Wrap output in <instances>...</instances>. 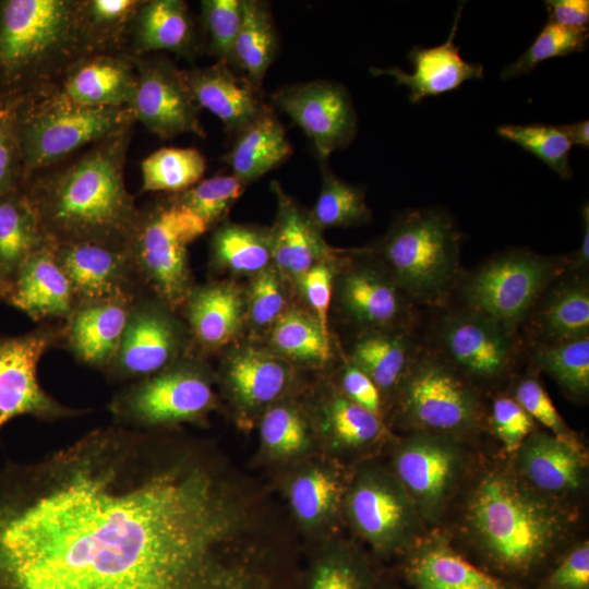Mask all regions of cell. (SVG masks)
I'll return each mask as SVG.
<instances>
[{
  "instance_id": "cell-52",
  "label": "cell",
  "mask_w": 589,
  "mask_h": 589,
  "mask_svg": "<svg viewBox=\"0 0 589 589\" xmlns=\"http://www.w3.org/2000/svg\"><path fill=\"white\" fill-rule=\"evenodd\" d=\"M25 181L17 134L9 110H0V194L20 189Z\"/></svg>"
},
{
  "instance_id": "cell-42",
  "label": "cell",
  "mask_w": 589,
  "mask_h": 589,
  "mask_svg": "<svg viewBox=\"0 0 589 589\" xmlns=\"http://www.w3.org/2000/svg\"><path fill=\"white\" fill-rule=\"evenodd\" d=\"M244 188L232 175L214 176L166 200L197 216L209 229L225 218Z\"/></svg>"
},
{
  "instance_id": "cell-17",
  "label": "cell",
  "mask_w": 589,
  "mask_h": 589,
  "mask_svg": "<svg viewBox=\"0 0 589 589\" xmlns=\"http://www.w3.org/2000/svg\"><path fill=\"white\" fill-rule=\"evenodd\" d=\"M75 300L81 303L135 300L144 294L135 276L127 244L77 241L55 244Z\"/></svg>"
},
{
  "instance_id": "cell-13",
  "label": "cell",
  "mask_w": 589,
  "mask_h": 589,
  "mask_svg": "<svg viewBox=\"0 0 589 589\" xmlns=\"http://www.w3.org/2000/svg\"><path fill=\"white\" fill-rule=\"evenodd\" d=\"M137 75L130 108L136 122L161 140L192 133L206 137L200 110L183 75L171 59L160 53L134 57Z\"/></svg>"
},
{
  "instance_id": "cell-55",
  "label": "cell",
  "mask_w": 589,
  "mask_h": 589,
  "mask_svg": "<svg viewBox=\"0 0 589 589\" xmlns=\"http://www.w3.org/2000/svg\"><path fill=\"white\" fill-rule=\"evenodd\" d=\"M341 386L348 399L378 417L381 390L362 370L351 362L342 372Z\"/></svg>"
},
{
  "instance_id": "cell-22",
  "label": "cell",
  "mask_w": 589,
  "mask_h": 589,
  "mask_svg": "<svg viewBox=\"0 0 589 589\" xmlns=\"http://www.w3.org/2000/svg\"><path fill=\"white\" fill-rule=\"evenodd\" d=\"M203 48L188 4L182 0H142L132 21L124 52L141 57L168 51L192 60Z\"/></svg>"
},
{
  "instance_id": "cell-28",
  "label": "cell",
  "mask_w": 589,
  "mask_h": 589,
  "mask_svg": "<svg viewBox=\"0 0 589 589\" xmlns=\"http://www.w3.org/2000/svg\"><path fill=\"white\" fill-rule=\"evenodd\" d=\"M277 199L276 220L269 229L272 257L279 271L298 278L325 260L328 249L309 214L287 195L279 182H272Z\"/></svg>"
},
{
  "instance_id": "cell-50",
  "label": "cell",
  "mask_w": 589,
  "mask_h": 589,
  "mask_svg": "<svg viewBox=\"0 0 589 589\" xmlns=\"http://www.w3.org/2000/svg\"><path fill=\"white\" fill-rule=\"evenodd\" d=\"M261 434L268 448L281 454L296 453L306 443L302 419L286 406H277L265 412Z\"/></svg>"
},
{
  "instance_id": "cell-41",
  "label": "cell",
  "mask_w": 589,
  "mask_h": 589,
  "mask_svg": "<svg viewBox=\"0 0 589 589\" xmlns=\"http://www.w3.org/2000/svg\"><path fill=\"white\" fill-rule=\"evenodd\" d=\"M534 363L568 395L585 397L589 392V336L553 344H537Z\"/></svg>"
},
{
  "instance_id": "cell-57",
  "label": "cell",
  "mask_w": 589,
  "mask_h": 589,
  "mask_svg": "<svg viewBox=\"0 0 589 589\" xmlns=\"http://www.w3.org/2000/svg\"><path fill=\"white\" fill-rule=\"evenodd\" d=\"M545 3L549 21L569 28L588 27V0H549Z\"/></svg>"
},
{
  "instance_id": "cell-12",
  "label": "cell",
  "mask_w": 589,
  "mask_h": 589,
  "mask_svg": "<svg viewBox=\"0 0 589 589\" xmlns=\"http://www.w3.org/2000/svg\"><path fill=\"white\" fill-rule=\"evenodd\" d=\"M173 312L149 294L133 302L118 351L105 372L109 380L139 381L184 358L188 336Z\"/></svg>"
},
{
  "instance_id": "cell-53",
  "label": "cell",
  "mask_w": 589,
  "mask_h": 589,
  "mask_svg": "<svg viewBox=\"0 0 589 589\" xmlns=\"http://www.w3.org/2000/svg\"><path fill=\"white\" fill-rule=\"evenodd\" d=\"M330 266L328 262L323 260L297 278L303 297L314 312V317L327 334H329L328 310L333 289V269Z\"/></svg>"
},
{
  "instance_id": "cell-3",
  "label": "cell",
  "mask_w": 589,
  "mask_h": 589,
  "mask_svg": "<svg viewBox=\"0 0 589 589\" xmlns=\"http://www.w3.org/2000/svg\"><path fill=\"white\" fill-rule=\"evenodd\" d=\"M88 53L77 0H0L1 109L51 87Z\"/></svg>"
},
{
  "instance_id": "cell-61",
  "label": "cell",
  "mask_w": 589,
  "mask_h": 589,
  "mask_svg": "<svg viewBox=\"0 0 589 589\" xmlns=\"http://www.w3.org/2000/svg\"><path fill=\"white\" fill-rule=\"evenodd\" d=\"M0 110H1V107H0Z\"/></svg>"
},
{
  "instance_id": "cell-47",
  "label": "cell",
  "mask_w": 589,
  "mask_h": 589,
  "mask_svg": "<svg viewBox=\"0 0 589 589\" xmlns=\"http://www.w3.org/2000/svg\"><path fill=\"white\" fill-rule=\"evenodd\" d=\"M337 483L328 473L313 470L298 477L290 488V502L297 516L308 522L324 516L333 505Z\"/></svg>"
},
{
  "instance_id": "cell-18",
  "label": "cell",
  "mask_w": 589,
  "mask_h": 589,
  "mask_svg": "<svg viewBox=\"0 0 589 589\" xmlns=\"http://www.w3.org/2000/svg\"><path fill=\"white\" fill-rule=\"evenodd\" d=\"M357 529L383 549L414 542L421 518L405 489L384 478L364 477L349 498Z\"/></svg>"
},
{
  "instance_id": "cell-8",
  "label": "cell",
  "mask_w": 589,
  "mask_h": 589,
  "mask_svg": "<svg viewBox=\"0 0 589 589\" xmlns=\"http://www.w3.org/2000/svg\"><path fill=\"white\" fill-rule=\"evenodd\" d=\"M567 262L528 250L497 255L466 278L462 296L467 310L515 334L545 289L566 271Z\"/></svg>"
},
{
  "instance_id": "cell-30",
  "label": "cell",
  "mask_w": 589,
  "mask_h": 589,
  "mask_svg": "<svg viewBox=\"0 0 589 589\" xmlns=\"http://www.w3.org/2000/svg\"><path fill=\"white\" fill-rule=\"evenodd\" d=\"M182 306L195 341L204 349H217L239 332L244 303L236 287L211 284L192 288Z\"/></svg>"
},
{
  "instance_id": "cell-49",
  "label": "cell",
  "mask_w": 589,
  "mask_h": 589,
  "mask_svg": "<svg viewBox=\"0 0 589 589\" xmlns=\"http://www.w3.org/2000/svg\"><path fill=\"white\" fill-rule=\"evenodd\" d=\"M513 398L533 421L545 426L550 431L549 433L566 441L577 442L545 388L536 377L521 378L515 387Z\"/></svg>"
},
{
  "instance_id": "cell-6",
  "label": "cell",
  "mask_w": 589,
  "mask_h": 589,
  "mask_svg": "<svg viewBox=\"0 0 589 589\" xmlns=\"http://www.w3.org/2000/svg\"><path fill=\"white\" fill-rule=\"evenodd\" d=\"M5 110L17 134L25 180L136 122L129 106H81L51 88Z\"/></svg>"
},
{
  "instance_id": "cell-5",
  "label": "cell",
  "mask_w": 589,
  "mask_h": 589,
  "mask_svg": "<svg viewBox=\"0 0 589 589\" xmlns=\"http://www.w3.org/2000/svg\"><path fill=\"white\" fill-rule=\"evenodd\" d=\"M460 239L450 217L438 209L399 215L378 252L397 285L417 303L438 305L453 291L460 268Z\"/></svg>"
},
{
  "instance_id": "cell-36",
  "label": "cell",
  "mask_w": 589,
  "mask_h": 589,
  "mask_svg": "<svg viewBox=\"0 0 589 589\" xmlns=\"http://www.w3.org/2000/svg\"><path fill=\"white\" fill-rule=\"evenodd\" d=\"M142 0H77L81 32L91 51H124Z\"/></svg>"
},
{
  "instance_id": "cell-54",
  "label": "cell",
  "mask_w": 589,
  "mask_h": 589,
  "mask_svg": "<svg viewBox=\"0 0 589 589\" xmlns=\"http://www.w3.org/2000/svg\"><path fill=\"white\" fill-rule=\"evenodd\" d=\"M549 589L589 588V542L575 546L550 575Z\"/></svg>"
},
{
  "instance_id": "cell-23",
  "label": "cell",
  "mask_w": 589,
  "mask_h": 589,
  "mask_svg": "<svg viewBox=\"0 0 589 589\" xmlns=\"http://www.w3.org/2000/svg\"><path fill=\"white\" fill-rule=\"evenodd\" d=\"M135 300L109 299L77 304L63 322L62 342L79 362L105 373L118 351Z\"/></svg>"
},
{
  "instance_id": "cell-38",
  "label": "cell",
  "mask_w": 589,
  "mask_h": 589,
  "mask_svg": "<svg viewBox=\"0 0 589 589\" xmlns=\"http://www.w3.org/2000/svg\"><path fill=\"white\" fill-rule=\"evenodd\" d=\"M205 170L206 159L199 149L159 148L141 163V192H182L200 182Z\"/></svg>"
},
{
  "instance_id": "cell-40",
  "label": "cell",
  "mask_w": 589,
  "mask_h": 589,
  "mask_svg": "<svg viewBox=\"0 0 589 589\" xmlns=\"http://www.w3.org/2000/svg\"><path fill=\"white\" fill-rule=\"evenodd\" d=\"M272 344L285 357L309 363H325L332 357L329 334L316 318L299 310H289L276 321Z\"/></svg>"
},
{
  "instance_id": "cell-14",
  "label": "cell",
  "mask_w": 589,
  "mask_h": 589,
  "mask_svg": "<svg viewBox=\"0 0 589 589\" xmlns=\"http://www.w3.org/2000/svg\"><path fill=\"white\" fill-rule=\"evenodd\" d=\"M461 449L452 435L418 431L397 452L395 469L421 520L436 521L458 480Z\"/></svg>"
},
{
  "instance_id": "cell-11",
  "label": "cell",
  "mask_w": 589,
  "mask_h": 589,
  "mask_svg": "<svg viewBox=\"0 0 589 589\" xmlns=\"http://www.w3.org/2000/svg\"><path fill=\"white\" fill-rule=\"evenodd\" d=\"M62 336L63 323L45 322L25 334L0 337V430L22 416L53 421L85 412L62 405L39 383V361L62 344Z\"/></svg>"
},
{
  "instance_id": "cell-7",
  "label": "cell",
  "mask_w": 589,
  "mask_h": 589,
  "mask_svg": "<svg viewBox=\"0 0 589 589\" xmlns=\"http://www.w3.org/2000/svg\"><path fill=\"white\" fill-rule=\"evenodd\" d=\"M207 230L197 216L166 199L137 209L127 247L144 294L175 311L183 305L193 288L188 249Z\"/></svg>"
},
{
  "instance_id": "cell-24",
  "label": "cell",
  "mask_w": 589,
  "mask_h": 589,
  "mask_svg": "<svg viewBox=\"0 0 589 589\" xmlns=\"http://www.w3.org/2000/svg\"><path fill=\"white\" fill-rule=\"evenodd\" d=\"M461 11L462 5L459 4L445 43L431 48L411 49L408 56L414 67L412 73L395 67L385 69L373 67L370 69L371 74L388 75L395 79L396 84L407 86L411 103H419L424 97L450 92L465 81L482 77V64L464 60L459 55V48L454 43Z\"/></svg>"
},
{
  "instance_id": "cell-31",
  "label": "cell",
  "mask_w": 589,
  "mask_h": 589,
  "mask_svg": "<svg viewBox=\"0 0 589 589\" xmlns=\"http://www.w3.org/2000/svg\"><path fill=\"white\" fill-rule=\"evenodd\" d=\"M533 332L537 344L589 336V284L586 275L570 273L551 287L536 312Z\"/></svg>"
},
{
  "instance_id": "cell-26",
  "label": "cell",
  "mask_w": 589,
  "mask_h": 589,
  "mask_svg": "<svg viewBox=\"0 0 589 589\" xmlns=\"http://www.w3.org/2000/svg\"><path fill=\"white\" fill-rule=\"evenodd\" d=\"M517 455L526 483L542 494H568L582 483L587 461L578 442L549 432H532Z\"/></svg>"
},
{
  "instance_id": "cell-20",
  "label": "cell",
  "mask_w": 589,
  "mask_h": 589,
  "mask_svg": "<svg viewBox=\"0 0 589 589\" xmlns=\"http://www.w3.org/2000/svg\"><path fill=\"white\" fill-rule=\"evenodd\" d=\"M338 296L346 316L368 329L410 324L412 301L386 267L352 265L340 276Z\"/></svg>"
},
{
  "instance_id": "cell-56",
  "label": "cell",
  "mask_w": 589,
  "mask_h": 589,
  "mask_svg": "<svg viewBox=\"0 0 589 589\" xmlns=\"http://www.w3.org/2000/svg\"><path fill=\"white\" fill-rule=\"evenodd\" d=\"M310 589H364V584L350 563L330 560L316 567Z\"/></svg>"
},
{
  "instance_id": "cell-34",
  "label": "cell",
  "mask_w": 589,
  "mask_h": 589,
  "mask_svg": "<svg viewBox=\"0 0 589 589\" xmlns=\"http://www.w3.org/2000/svg\"><path fill=\"white\" fill-rule=\"evenodd\" d=\"M277 48V32L268 3L242 0V22L233 45L231 65L240 69L242 76L261 91Z\"/></svg>"
},
{
  "instance_id": "cell-16",
  "label": "cell",
  "mask_w": 589,
  "mask_h": 589,
  "mask_svg": "<svg viewBox=\"0 0 589 589\" xmlns=\"http://www.w3.org/2000/svg\"><path fill=\"white\" fill-rule=\"evenodd\" d=\"M443 359L460 375L494 381L507 373L517 357L515 334L470 310L443 317L438 332Z\"/></svg>"
},
{
  "instance_id": "cell-48",
  "label": "cell",
  "mask_w": 589,
  "mask_h": 589,
  "mask_svg": "<svg viewBox=\"0 0 589 589\" xmlns=\"http://www.w3.org/2000/svg\"><path fill=\"white\" fill-rule=\"evenodd\" d=\"M248 302L250 320L257 327L273 326L285 313V291L278 271L273 265L255 275Z\"/></svg>"
},
{
  "instance_id": "cell-1",
  "label": "cell",
  "mask_w": 589,
  "mask_h": 589,
  "mask_svg": "<svg viewBox=\"0 0 589 589\" xmlns=\"http://www.w3.org/2000/svg\"><path fill=\"white\" fill-rule=\"evenodd\" d=\"M0 589H276L204 452L112 425L0 468Z\"/></svg>"
},
{
  "instance_id": "cell-33",
  "label": "cell",
  "mask_w": 589,
  "mask_h": 589,
  "mask_svg": "<svg viewBox=\"0 0 589 589\" xmlns=\"http://www.w3.org/2000/svg\"><path fill=\"white\" fill-rule=\"evenodd\" d=\"M53 243L23 188L0 194V276L12 281L36 251Z\"/></svg>"
},
{
  "instance_id": "cell-58",
  "label": "cell",
  "mask_w": 589,
  "mask_h": 589,
  "mask_svg": "<svg viewBox=\"0 0 589 589\" xmlns=\"http://www.w3.org/2000/svg\"><path fill=\"white\" fill-rule=\"evenodd\" d=\"M582 216V238L579 249L574 253L573 257L568 259L566 269L573 274L585 275L589 266V208L588 204L584 205L581 211Z\"/></svg>"
},
{
  "instance_id": "cell-29",
  "label": "cell",
  "mask_w": 589,
  "mask_h": 589,
  "mask_svg": "<svg viewBox=\"0 0 589 589\" xmlns=\"http://www.w3.org/2000/svg\"><path fill=\"white\" fill-rule=\"evenodd\" d=\"M292 147L286 131L269 107L237 135L224 157L235 176L244 185L260 179L286 161Z\"/></svg>"
},
{
  "instance_id": "cell-19",
  "label": "cell",
  "mask_w": 589,
  "mask_h": 589,
  "mask_svg": "<svg viewBox=\"0 0 589 589\" xmlns=\"http://www.w3.org/2000/svg\"><path fill=\"white\" fill-rule=\"evenodd\" d=\"M136 84L134 57L109 51L81 57L49 88L81 106L123 107L132 103Z\"/></svg>"
},
{
  "instance_id": "cell-37",
  "label": "cell",
  "mask_w": 589,
  "mask_h": 589,
  "mask_svg": "<svg viewBox=\"0 0 589 589\" xmlns=\"http://www.w3.org/2000/svg\"><path fill=\"white\" fill-rule=\"evenodd\" d=\"M214 261L232 272L259 274L272 265L269 230L227 223L211 240Z\"/></svg>"
},
{
  "instance_id": "cell-10",
  "label": "cell",
  "mask_w": 589,
  "mask_h": 589,
  "mask_svg": "<svg viewBox=\"0 0 589 589\" xmlns=\"http://www.w3.org/2000/svg\"><path fill=\"white\" fill-rule=\"evenodd\" d=\"M400 386L404 413L419 431L453 435L478 424L474 392L441 356L419 350Z\"/></svg>"
},
{
  "instance_id": "cell-35",
  "label": "cell",
  "mask_w": 589,
  "mask_h": 589,
  "mask_svg": "<svg viewBox=\"0 0 589 589\" xmlns=\"http://www.w3.org/2000/svg\"><path fill=\"white\" fill-rule=\"evenodd\" d=\"M227 381L239 400L248 407H260L277 398L285 389L289 372L271 353L245 347L230 356Z\"/></svg>"
},
{
  "instance_id": "cell-15",
  "label": "cell",
  "mask_w": 589,
  "mask_h": 589,
  "mask_svg": "<svg viewBox=\"0 0 589 589\" xmlns=\"http://www.w3.org/2000/svg\"><path fill=\"white\" fill-rule=\"evenodd\" d=\"M272 101L308 136L320 161L350 144L357 132V115L348 91L330 81L284 86Z\"/></svg>"
},
{
  "instance_id": "cell-27",
  "label": "cell",
  "mask_w": 589,
  "mask_h": 589,
  "mask_svg": "<svg viewBox=\"0 0 589 589\" xmlns=\"http://www.w3.org/2000/svg\"><path fill=\"white\" fill-rule=\"evenodd\" d=\"M408 575L417 589H512L467 561L436 533L413 542Z\"/></svg>"
},
{
  "instance_id": "cell-21",
  "label": "cell",
  "mask_w": 589,
  "mask_h": 589,
  "mask_svg": "<svg viewBox=\"0 0 589 589\" xmlns=\"http://www.w3.org/2000/svg\"><path fill=\"white\" fill-rule=\"evenodd\" d=\"M5 302L36 322L67 321L76 306L71 284L62 269L55 243L33 253L11 281Z\"/></svg>"
},
{
  "instance_id": "cell-4",
  "label": "cell",
  "mask_w": 589,
  "mask_h": 589,
  "mask_svg": "<svg viewBox=\"0 0 589 589\" xmlns=\"http://www.w3.org/2000/svg\"><path fill=\"white\" fill-rule=\"evenodd\" d=\"M570 514L528 483L502 470L483 474L467 502L471 538L497 565L526 570L566 536Z\"/></svg>"
},
{
  "instance_id": "cell-2",
  "label": "cell",
  "mask_w": 589,
  "mask_h": 589,
  "mask_svg": "<svg viewBox=\"0 0 589 589\" xmlns=\"http://www.w3.org/2000/svg\"><path fill=\"white\" fill-rule=\"evenodd\" d=\"M134 125L24 181L22 188L55 244L128 243L139 209L124 182Z\"/></svg>"
},
{
  "instance_id": "cell-9",
  "label": "cell",
  "mask_w": 589,
  "mask_h": 589,
  "mask_svg": "<svg viewBox=\"0 0 589 589\" xmlns=\"http://www.w3.org/2000/svg\"><path fill=\"white\" fill-rule=\"evenodd\" d=\"M214 405L205 371L195 361L180 359L151 376L128 383L108 409L117 425L156 431L202 418Z\"/></svg>"
},
{
  "instance_id": "cell-32",
  "label": "cell",
  "mask_w": 589,
  "mask_h": 589,
  "mask_svg": "<svg viewBox=\"0 0 589 589\" xmlns=\"http://www.w3.org/2000/svg\"><path fill=\"white\" fill-rule=\"evenodd\" d=\"M419 352L409 326L368 329L354 342L350 362L380 390L399 386Z\"/></svg>"
},
{
  "instance_id": "cell-59",
  "label": "cell",
  "mask_w": 589,
  "mask_h": 589,
  "mask_svg": "<svg viewBox=\"0 0 589 589\" xmlns=\"http://www.w3.org/2000/svg\"><path fill=\"white\" fill-rule=\"evenodd\" d=\"M573 145L588 148L589 146V121L582 120L572 124L562 125Z\"/></svg>"
},
{
  "instance_id": "cell-51",
  "label": "cell",
  "mask_w": 589,
  "mask_h": 589,
  "mask_svg": "<svg viewBox=\"0 0 589 589\" xmlns=\"http://www.w3.org/2000/svg\"><path fill=\"white\" fill-rule=\"evenodd\" d=\"M491 423L495 435L509 453H517L534 432V421L512 397H497L492 405Z\"/></svg>"
},
{
  "instance_id": "cell-43",
  "label": "cell",
  "mask_w": 589,
  "mask_h": 589,
  "mask_svg": "<svg viewBox=\"0 0 589 589\" xmlns=\"http://www.w3.org/2000/svg\"><path fill=\"white\" fill-rule=\"evenodd\" d=\"M497 134L530 152L546 164L562 179L572 177L569 151L573 146L562 125L504 124Z\"/></svg>"
},
{
  "instance_id": "cell-39",
  "label": "cell",
  "mask_w": 589,
  "mask_h": 589,
  "mask_svg": "<svg viewBox=\"0 0 589 589\" xmlns=\"http://www.w3.org/2000/svg\"><path fill=\"white\" fill-rule=\"evenodd\" d=\"M309 216L315 227L322 230L366 223L371 212L363 190L336 177L323 161L321 192Z\"/></svg>"
},
{
  "instance_id": "cell-44",
  "label": "cell",
  "mask_w": 589,
  "mask_h": 589,
  "mask_svg": "<svg viewBox=\"0 0 589 589\" xmlns=\"http://www.w3.org/2000/svg\"><path fill=\"white\" fill-rule=\"evenodd\" d=\"M588 27L569 28L549 21L532 45L513 63L506 65L501 77L510 80L531 72L540 62L586 49Z\"/></svg>"
},
{
  "instance_id": "cell-46",
  "label": "cell",
  "mask_w": 589,
  "mask_h": 589,
  "mask_svg": "<svg viewBox=\"0 0 589 589\" xmlns=\"http://www.w3.org/2000/svg\"><path fill=\"white\" fill-rule=\"evenodd\" d=\"M327 423L342 444L361 447L375 442L382 433L377 416L360 407L345 395L335 396L327 407Z\"/></svg>"
},
{
  "instance_id": "cell-60",
  "label": "cell",
  "mask_w": 589,
  "mask_h": 589,
  "mask_svg": "<svg viewBox=\"0 0 589 589\" xmlns=\"http://www.w3.org/2000/svg\"><path fill=\"white\" fill-rule=\"evenodd\" d=\"M11 288V281L0 276V300L5 301Z\"/></svg>"
},
{
  "instance_id": "cell-45",
  "label": "cell",
  "mask_w": 589,
  "mask_h": 589,
  "mask_svg": "<svg viewBox=\"0 0 589 589\" xmlns=\"http://www.w3.org/2000/svg\"><path fill=\"white\" fill-rule=\"evenodd\" d=\"M242 22V0L201 1V27L211 55L231 65L233 45Z\"/></svg>"
},
{
  "instance_id": "cell-25",
  "label": "cell",
  "mask_w": 589,
  "mask_h": 589,
  "mask_svg": "<svg viewBox=\"0 0 589 589\" xmlns=\"http://www.w3.org/2000/svg\"><path fill=\"white\" fill-rule=\"evenodd\" d=\"M199 107L218 118L229 134L237 135L266 107L260 92L243 76H236L224 61L183 70Z\"/></svg>"
}]
</instances>
